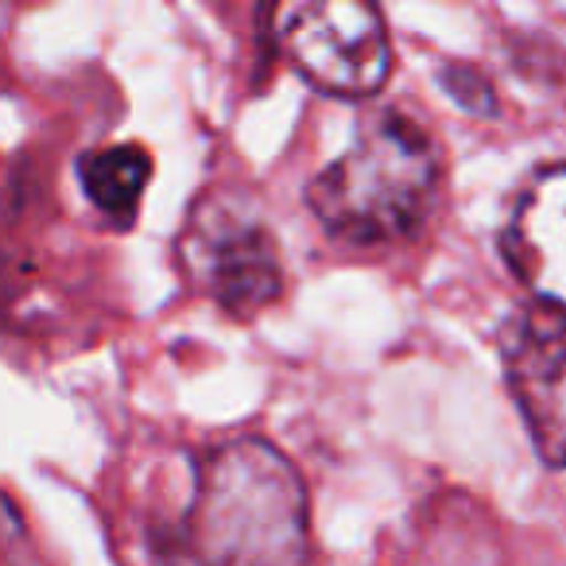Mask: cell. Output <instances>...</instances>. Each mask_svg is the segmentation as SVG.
I'll list each match as a JSON object with an SVG mask.
<instances>
[{
    "label": "cell",
    "mask_w": 566,
    "mask_h": 566,
    "mask_svg": "<svg viewBox=\"0 0 566 566\" xmlns=\"http://www.w3.org/2000/svg\"><path fill=\"white\" fill-rule=\"evenodd\" d=\"M504 256L535 303L566 315V164L524 182L504 226Z\"/></svg>",
    "instance_id": "8992f818"
},
{
    "label": "cell",
    "mask_w": 566,
    "mask_h": 566,
    "mask_svg": "<svg viewBox=\"0 0 566 566\" xmlns=\"http://www.w3.org/2000/svg\"><path fill=\"white\" fill-rule=\"evenodd\" d=\"M442 86H447V94L454 97L462 109L470 113H493V90H489V82L481 78V71H473V66H447L442 71Z\"/></svg>",
    "instance_id": "ba28073f"
},
{
    "label": "cell",
    "mask_w": 566,
    "mask_h": 566,
    "mask_svg": "<svg viewBox=\"0 0 566 566\" xmlns=\"http://www.w3.org/2000/svg\"><path fill=\"white\" fill-rule=\"evenodd\" d=\"M187 551L198 566H307L311 512L295 465L264 439L221 442L198 465Z\"/></svg>",
    "instance_id": "6da1fadb"
},
{
    "label": "cell",
    "mask_w": 566,
    "mask_h": 566,
    "mask_svg": "<svg viewBox=\"0 0 566 566\" xmlns=\"http://www.w3.org/2000/svg\"><path fill=\"white\" fill-rule=\"evenodd\" d=\"M275 40L311 86L338 97L377 94L392 71L385 17L357 0L287 4L275 20Z\"/></svg>",
    "instance_id": "277c9868"
},
{
    "label": "cell",
    "mask_w": 566,
    "mask_h": 566,
    "mask_svg": "<svg viewBox=\"0 0 566 566\" xmlns=\"http://www.w3.org/2000/svg\"><path fill=\"white\" fill-rule=\"evenodd\" d=\"M434 187L439 156L427 133L408 117L380 113L307 182V206L338 244L385 249L423 226Z\"/></svg>",
    "instance_id": "7a4b0ae2"
},
{
    "label": "cell",
    "mask_w": 566,
    "mask_h": 566,
    "mask_svg": "<svg viewBox=\"0 0 566 566\" xmlns=\"http://www.w3.org/2000/svg\"><path fill=\"white\" fill-rule=\"evenodd\" d=\"M78 179L86 198L113 221H128L151 179V159L136 144H109L78 159Z\"/></svg>",
    "instance_id": "52a82bcc"
},
{
    "label": "cell",
    "mask_w": 566,
    "mask_h": 566,
    "mask_svg": "<svg viewBox=\"0 0 566 566\" xmlns=\"http://www.w3.org/2000/svg\"><path fill=\"white\" fill-rule=\"evenodd\" d=\"M179 264L206 300L229 315H260L283 292L280 244L244 190L198 198L179 233Z\"/></svg>",
    "instance_id": "3957f363"
},
{
    "label": "cell",
    "mask_w": 566,
    "mask_h": 566,
    "mask_svg": "<svg viewBox=\"0 0 566 566\" xmlns=\"http://www.w3.org/2000/svg\"><path fill=\"white\" fill-rule=\"evenodd\" d=\"M509 392L547 465L566 470V315L527 303L501 334Z\"/></svg>",
    "instance_id": "5b68a950"
}]
</instances>
